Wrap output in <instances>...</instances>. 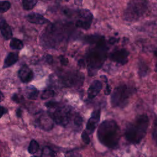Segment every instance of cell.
Here are the masks:
<instances>
[{
	"mask_svg": "<svg viewBox=\"0 0 157 157\" xmlns=\"http://www.w3.org/2000/svg\"><path fill=\"white\" fill-rule=\"evenodd\" d=\"M94 45V47L89 50L86 58L88 72L90 76L96 74L107 56L108 47L104 36H102Z\"/></svg>",
	"mask_w": 157,
	"mask_h": 157,
	"instance_id": "obj_1",
	"label": "cell"
},
{
	"mask_svg": "<svg viewBox=\"0 0 157 157\" xmlns=\"http://www.w3.org/2000/svg\"><path fill=\"white\" fill-rule=\"evenodd\" d=\"M97 135L102 145L110 148H116L119 144L121 132L116 121L108 119L102 121L99 125Z\"/></svg>",
	"mask_w": 157,
	"mask_h": 157,
	"instance_id": "obj_2",
	"label": "cell"
},
{
	"mask_svg": "<svg viewBox=\"0 0 157 157\" xmlns=\"http://www.w3.org/2000/svg\"><path fill=\"white\" fill-rule=\"evenodd\" d=\"M149 126V118L146 114L137 116L128 123L124 131V137L130 143L139 144L145 136Z\"/></svg>",
	"mask_w": 157,
	"mask_h": 157,
	"instance_id": "obj_3",
	"label": "cell"
},
{
	"mask_svg": "<svg viewBox=\"0 0 157 157\" xmlns=\"http://www.w3.org/2000/svg\"><path fill=\"white\" fill-rule=\"evenodd\" d=\"M136 92V89L126 84L117 86L112 93L110 103L114 108H124L128 104L131 97Z\"/></svg>",
	"mask_w": 157,
	"mask_h": 157,
	"instance_id": "obj_4",
	"label": "cell"
},
{
	"mask_svg": "<svg viewBox=\"0 0 157 157\" xmlns=\"http://www.w3.org/2000/svg\"><path fill=\"white\" fill-rule=\"evenodd\" d=\"M148 2L142 0L129 1L123 12V18L128 22H134L142 18L147 12Z\"/></svg>",
	"mask_w": 157,
	"mask_h": 157,
	"instance_id": "obj_5",
	"label": "cell"
},
{
	"mask_svg": "<svg viewBox=\"0 0 157 157\" xmlns=\"http://www.w3.org/2000/svg\"><path fill=\"white\" fill-rule=\"evenodd\" d=\"M70 110L66 107H57L50 115L52 120L58 124L65 126L69 121Z\"/></svg>",
	"mask_w": 157,
	"mask_h": 157,
	"instance_id": "obj_6",
	"label": "cell"
},
{
	"mask_svg": "<svg viewBox=\"0 0 157 157\" xmlns=\"http://www.w3.org/2000/svg\"><path fill=\"white\" fill-rule=\"evenodd\" d=\"M78 20L75 23L77 28L85 30L88 29L92 23L93 16L91 12L88 9H82L78 12Z\"/></svg>",
	"mask_w": 157,
	"mask_h": 157,
	"instance_id": "obj_7",
	"label": "cell"
},
{
	"mask_svg": "<svg viewBox=\"0 0 157 157\" xmlns=\"http://www.w3.org/2000/svg\"><path fill=\"white\" fill-rule=\"evenodd\" d=\"M129 52L125 48H118L112 51L109 56V59L117 64L124 65L128 62Z\"/></svg>",
	"mask_w": 157,
	"mask_h": 157,
	"instance_id": "obj_8",
	"label": "cell"
},
{
	"mask_svg": "<svg viewBox=\"0 0 157 157\" xmlns=\"http://www.w3.org/2000/svg\"><path fill=\"white\" fill-rule=\"evenodd\" d=\"M100 117H101V109H96L94 110L91 115L90 118L87 121L86 125V131L88 132L89 134H92L95 129L96 128L98 123L100 121Z\"/></svg>",
	"mask_w": 157,
	"mask_h": 157,
	"instance_id": "obj_9",
	"label": "cell"
},
{
	"mask_svg": "<svg viewBox=\"0 0 157 157\" xmlns=\"http://www.w3.org/2000/svg\"><path fill=\"white\" fill-rule=\"evenodd\" d=\"M18 75L20 80L23 83L30 82L34 78L33 71L26 65H23L18 71Z\"/></svg>",
	"mask_w": 157,
	"mask_h": 157,
	"instance_id": "obj_10",
	"label": "cell"
},
{
	"mask_svg": "<svg viewBox=\"0 0 157 157\" xmlns=\"http://www.w3.org/2000/svg\"><path fill=\"white\" fill-rule=\"evenodd\" d=\"M102 88V82L99 80H94L90 85L88 91V98L89 99H94L101 91Z\"/></svg>",
	"mask_w": 157,
	"mask_h": 157,
	"instance_id": "obj_11",
	"label": "cell"
},
{
	"mask_svg": "<svg viewBox=\"0 0 157 157\" xmlns=\"http://www.w3.org/2000/svg\"><path fill=\"white\" fill-rule=\"evenodd\" d=\"M26 18L29 22L34 24L43 25L50 22V21L48 19L45 18L41 14L36 12H32L28 14Z\"/></svg>",
	"mask_w": 157,
	"mask_h": 157,
	"instance_id": "obj_12",
	"label": "cell"
},
{
	"mask_svg": "<svg viewBox=\"0 0 157 157\" xmlns=\"http://www.w3.org/2000/svg\"><path fill=\"white\" fill-rule=\"evenodd\" d=\"M0 32L6 40L11 39L13 35L10 26L4 18L0 20Z\"/></svg>",
	"mask_w": 157,
	"mask_h": 157,
	"instance_id": "obj_13",
	"label": "cell"
},
{
	"mask_svg": "<svg viewBox=\"0 0 157 157\" xmlns=\"http://www.w3.org/2000/svg\"><path fill=\"white\" fill-rule=\"evenodd\" d=\"M18 59V54L16 52H10L6 57L4 64L2 66L3 69L7 68L13 65Z\"/></svg>",
	"mask_w": 157,
	"mask_h": 157,
	"instance_id": "obj_14",
	"label": "cell"
},
{
	"mask_svg": "<svg viewBox=\"0 0 157 157\" xmlns=\"http://www.w3.org/2000/svg\"><path fill=\"white\" fill-rule=\"evenodd\" d=\"M149 71V67L146 62L143 59H140L138 62V74L140 77L147 76Z\"/></svg>",
	"mask_w": 157,
	"mask_h": 157,
	"instance_id": "obj_15",
	"label": "cell"
},
{
	"mask_svg": "<svg viewBox=\"0 0 157 157\" xmlns=\"http://www.w3.org/2000/svg\"><path fill=\"white\" fill-rule=\"evenodd\" d=\"M41 128L44 129L45 131H49L53 128V124L52 122V118L50 119V118L46 117H42L40 118L39 123Z\"/></svg>",
	"mask_w": 157,
	"mask_h": 157,
	"instance_id": "obj_16",
	"label": "cell"
},
{
	"mask_svg": "<svg viewBox=\"0 0 157 157\" xmlns=\"http://www.w3.org/2000/svg\"><path fill=\"white\" fill-rule=\"evenodd\" d=\"M27 89L28 90V93H26V97L29 99H33L35 100L37 98L38 94H39V90H37L34 86L29 85L27 87Z\"/></svg>",
	"mask_w": 157,
	"mask_h": 157,
	"instance_id": "obj_17",
	"label": "cell"
},
{
	"mask_svg": "<svg viewBox=\"0 0 157 157\" xmlns=\"http://www.w3.org/2000/svg\"><path fill=\"white\" fill-rule=\"evenodd\" d=\"M24 47L23 42L17 38H12L10 42V47L13 50H20Z\"/></svg>",
	"mask_w": 157,
	"mask_h": 157,
	"instance_id": "obj_18",
	"label": "cell"
},
{
	"mask_svg": "<svg viewBox=\"0 0 157 157\" xmlns=\"http://www.w3.org/2000/svg\"><path fill=\"white\" fill-rule=\"evenodd\" d=\"M39 149V143L34 139H32L29 143L28 146V152L30 154H35Z\"/></svg>",
	"mask_w": 157,
	"mask_h": 157,
	"instance_id": "obj_19",
	"label": "cell"
},
{
	"mask_svg": "<svg viewBox=\"0 0 157 157\" xmlns=\"http://www.w3.org/2000/svg\"><path fill=\"white\" fill-rule=\"evenodd\" d=\"M37 2L36 0H23L22 1L23 8L26 10H31L35 7Z\"/></svg>",
	"mask_w": 157,
	"mask_h": 157,
	"instance_id": "obj_20",
	"label": "cell"
},
{
	"mask_svg": "<svg viewBox=\"0 0 157 157\" xmlns=\"http://www.w3.org/2000/svg\"><path fill=\"white\" fill-rule=\"evenodd\" d=\"M11 7V4L7 1H0V13L7 12Z\"/></svg>",
	"mask_w": 157,
	"mask_h": 157,
	"instance_id": "obj_21",
	"label": "cell"
},
{
	"mask_svg": "<svg viewBox=\"0 0 157 157\" xmlns=\"http://www.w3.org/2000/svg\"><path fill=\"white\" fill-rule=\"evenodd\" d=\"M42 157H55V153L48 147H45L42 150Z\"/></svg>",
	"mask_w": 157,
	"mask_h": 157,
	"instance_id": "obj_22",
	"label": "cell"
},
{
	"mask_svg": "<svg viewBox=\"0 0 157 157\" xmlns=\"http://www.w3.org/2000/svg\"><path fill=\"white\" fill-rule=\"evenodd\" d=\"M55 96V91L52 90H46L43 91L41 94L42 99H47L49 98H52Z\"/></svg>",
	"mask_w": 157,
	"mask_h": 157,
	"instance_id": "obj_23",
	"label": "cell"
},
{
	"mask_svg": "<svg viewBox=\"0 0 157 157\" xmlns=\"http://www.w3.org/2000/svg\"><path fill=\"white\" fill-rule=\"evenodd\" d=\"M81 137H82V139L83 140V142L86 144H89L90 142V137H89V135L87 132V131L86 130H84L82 133V135H81Z\"/></svg>",
	"mask_w": 157,
	"mask_h": 157,
	"instance_id": "obj_24",
	"label": "cell"
},
{
	"mask_svg": "<svg viewBox=\"0 0 157 157\" xmlns=\"http://www.w3.org/2000/svg\"><path fill=\"white\" fill-rule=\"evenodd\" d=\"M152 138L157 146V118L155 119L154 122V128L152 132Z\"/></svg>",
	"mask_w": 157,
	"mask_h": 157,
	"instance_id": "obj_25",
	"label": "cell"
},
{
	"mask_svg": "<svg viewBox=\"0 0 157 157\" xmlns=\"http://www.w3.org/2000/svg\"><path fill=\"white\" fill-rule=\"evenodd\" d=\"M82 122H83V118L80 115H76V117L74 118V125L77 127H80L82 124Z\"/></svg>",
	"mask_w": 157,
	"mask_h": 157,
	"instance_id": "obj_26",
	"label": "cell"
},
{
	"mask_svg": "<svg viewBox=\"0 0 157 157\" xmlns=\"http://www.w3.org/2000/svg\"><path fill=\"white\" fill-rule=\"evenodd\" d=\"M12 100L16 103H20L24 101V98L22 95L15 93L12 96Z\"/></svg>",
	"mask_w": 157,
	"mask_h": 157,
	"instance_id": "obj_27",
	"label": "cell"
},
{
	"mask_svg": "<svg viewBox=\"0 0 157 157\" xmlns=\"http://www.w3.org/2000/svg\"><path fill=\"white\" fill-rule=\"evenodd\" d=\"M101 77H102V79L104 80V81L106 83V88H105V90L104 91V94L105 95H109L110 92H111V89H110V87L107 82V77L105 76V75H101Z\"/></svg>",
	"mask_w": 157,
	"mask_h": 157,
	"instance_id": "obj_28",
	"label": "cell"
},
{
	"mask_svg": "<svg viewBox=\"0 0 157 157\" xmlns=\"http://www.w3.org/2000/svg\"><path fill=\"white\" fill-rule=\"evenodd\" d=\"M45 105L48 108H57L58 107L59 103L56 101H48L45 104Z\"/></svg>",
	"mask_w": 157,
	"mask_h": 157,
	"instance_id": "obj_29",
	"label": "cell"
},
{
	"mask_svg": "<svg viewBox=\"0 0 157 157\" xmlns=\"http://www.w3.org/2000/svg\"><path fill=\"white\" fill-rule=\"evenodd\" d=\"M65 157H81V155L77 152L70 151L66 153Z\"/></svg>",
	"mask_w": 157,
	"mask_h": 157,
	"instance_id": "obj_30",
	"label": "cell"
},
{
	"mask_svg": "<svg viewBox=\"0 0 157 157\" xmlns=\"http://www.w3.org/2000/svg\"><path fill=\"white\" fill-rule=\"evenodd\" d=\"M59 61H60L61 64L63 66H66L69 63L68 59L67 58L64 57V56H62V55L59 56Z\"/></svg>",
	"mask_w": 157,
	"mask_h": 157,
	"instance_id": "obj_31",
	"label": "cell"
},
{
	"mask_svg": "<svg viewBox=\"0 0 157 157\" xmlns=\"http://www.w3.org/2000/svg\"><path fill=\"white\" fill-rule=\"evenodd\" d=\"M45 61H46L47 63L51 64L53 63V56H52V55L48 54V55H45Z\"/></svg>",
	"mask_w": 157,
	"mask_h": 157,
	"instance_id": "obj_32",
	"label": "cell"
},
{
	"mask_svg": "<svg viewBox=\"0 0 157 157\" xmlns=\"http://www.w3.org/2000/svg\"><path fill=\"white\" fill-rule=\"evenodd\" d=\"M8 110L5 108L4 107L0 105V118H1L2 117V115H4L5 113H7Z\"/></svg>",
	"mask_w": 157,
	"mask_h": 157,
	"instance_id": "obj_33",
	"label": "cell"
},
{
	"mask_svg": "<svg viewBox=\"0 0 157 157\" xmlns=\"http://www.w3.org/2000/svg\"><path fill=\"white\" fill-rule=\"evenodd\" d=\"M21 113H22V110L21 109L18 108L16 110V115L18 117H21Z\"/></svg>",
	"mask_w": 157,
	"mask_h": 157,
	"instance_id": "obj_34",
	"label": "cell"
},
{
	"mask_svg": "<svg viewBox=\"0 0 157 157\" xmlns=\"http://www.w3.org/2000/svg\"><path fill=\"white\" fill-rule=\"evenodd\" d=\"M117 39H115V37H111V38H110L109 39V44H115L117 41Z\"/></svg>",
	"mask_w": 157,
	"mask_h": 157,
	"instance_id": "obj_35",
	"label": "cell"
},
{
	"mask_svg": "<svg viewBox=\"0 0 157 157\" xmlns=\"http://www.w3.org/2000/svg\"><path fill=\"white\" fill-rule=\"evenodd\" d=\"M78 66H80L82 67H84L85 66V63L83 59H80L78 63Z\"/></svg>",
	"mask_w": 157,
	"mask_h": 157,
	"instance_id": "obj_36",
	"label": "cell"
},
{
	"mask_svg": "<svg viewBox=\"0 0 157 157\" xmlns=\"http://www.w3.org/2000/svg\"><path fill=\"white\" fill-rule=\"evenodd\" d=\"M155 56L157 57V49H156V51L155 52ZM155 71L157 73V61H156V63L155 66Z\"/></svg>",
	"mask_w": 157,
	"mask_h": 157,
	"instance_id": "obj_37",
	"label": "cell"
},
{
	"mask_svg": "<svg viewBox=\"0 0 157 157\" xmlns=\"http://www.w3.org/2000/svg\"><path fill=\"white\" fill-rule=\"evenodd\" d=\"M4 99V96L3 93L0 91V102L2 101Z\"/></svg>",
	"mask_w": 157,
	"mask_h": 157,
	"instance_id": "obj_38",
	"label": "cell"
},
{
	"mask_svg": "<svg viewBox=\"0 0 157 157\" xmlns=\"http://www.w3.org/2000/svg\"><path fill=\"white\" fill-rule=\"evenodd\" d=\"M31 157H38V156H35V155H34V156H31Z\"/></svg>",
	"mask_w": 157,
	"mask_h": 157,
	"instance_id": "obj_39",
	"label": "cell"
}]
</instances>
